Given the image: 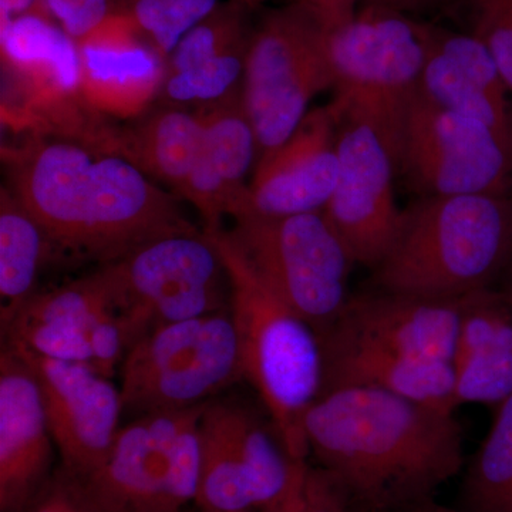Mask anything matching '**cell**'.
Here are the masks:
<instances>
[{
	"instance_id": "24",
	"label": "cell",
	"mask_w": 512,
	"mask_h": 512,
	"mask_svg": "<svg viewBox=\"0 0 512 512\" xmlns=\"http://www.w3.org/2000/svg\"><path fill=\"white\" fill-rule=\"evenodd\" d=\"M53 262L42 227L8 187L0 194V329L8 330L35 295L43 266Z\"/></svg>"
},
{
	"instance_id": "27",
	"label": "cell",
	"mask_w": 512,
	"mask_h": 512,
	"mask_svg": "<svg viewBox=\"0 0 512 512\" xmlns=\"http://www.w3.org/2000/svg\"><path fill=\"white\" fill-rule=\"evenodd\" d=\"M238 0L220 3L180 40L165 63V76L211 60L248 52L255 25Z\"/></svg>"
},
{
	"instance_id": "34",
	"label": "cell",
	"mask_w": 512,
	"mask_h": 512,
	"mask_svg": "<svg viewBox=\"0 0 512 512\" xmlns=\"http://www.w3.org/2000/svg\"><path fill=\"white\" fill-rule=\"evenodd\" d=\"M311 10L326 32L342 28L355 18L360 0H298Z\"/></svg>"
},
{
	"instance_id": "6",
	"label": "cell",
	"mask_w": 512,
	"mask_h": 512,
	"mask_svg": "<svg viewBox=\"0 0 512 512\" xmlns=\"http://www.w3.org/2000/svg\"><path fill=\"white\" fill-rule=\"evenodd\" d=\"M131 346L158 326L229 309V279L204 229L151 239L99 265Z\"/></svg>"
},
{
	"instance_id": "16",
	"label": "cell",
	"mask_w": 512,
	"mask_h": 512,
	"mask_svg": "<svg viewBox=\"0 0 512 512\" xmlns=\"http://www.w3.org/2000/svg\"><path fill=\"white\" fill-rule=\"evenodd\" d=\"M3 346L13 350L35 377L62 470L77 480L89 477L109 456L119 434L124 412L120 387L80 363Z\"/></svg>"
},
{
	"instance_id": "4",
	"label": "cell",
	"mask_w": 512,
	"mask_h": 512,
	"mask_svg": "<svg viewBox=\"0 0 512 512\" xmlns=\"http://www.w3.org/2000/svg\"><path fill=\"white\" fill-rule=\"evenodd\" d=\"M229 279V312L237 332L242 375L271 414L292 460H306L303 420L319 396L322 350L315 330L252 268L227 229H207Z\"/></svg>"
},
{
	"instance_id": "1",
	"label": "cell",
	"mask_w": 512,
	"mask_h": 512,
	"mask_svg": "<svg viewBox=\"0 0 512 512\" xmlns=\"http://www.w3.org/2000/svg\"><path fill=\"white\" fill-rule=\"evenodd\" d=\"M9 190L42 227L53 261H114L151 239L197 229L177 195L124 158L56 138L2 147Z\"/></svg>"
},
{
	"instance_id": "21",
	"label": "cell",
	"mask_w": 512,
	"mask_h": 512,
	"mask_svg": "<svg viewBox=\"0 0 512 512\" xmlns=\"http://www.w3.org/2000/svg\"><path fill=\"white\" fill-rule=\"evenodd\" d=\"M195 111L202 123L200 153L180 198L200 212L204 228L218 229L247 200L245 177L258 161V143L242 87Z\"/></svg>"
},
{
	"instance_id": "20",
	"label": "cell",
	"mask_w": 512,
	"mask_h": 512,
	"mask_svg": "<svg viewBox=\"0 0 512 512\" xmlns=\"http://www.w3.org/2000/svg\"><path fill=\"white\" fill-rule=\"evenodd\" d=\"M466 298L426 299L367 289L350 295L339 318L320 335L332 333L403 355L453 362Z\"/></svg>"
},
{
	"instance_id": "32",
	"label": "cell",
	"mask_w": 512,
	"mask_h": 512,
	"mask_svg": "<svg viewBox=\"0 0 512 512\" xmlns=\"http://www.w3.org/2000/svg\"><path fill=\"white\" fill-rule=\"evenodd\" d=\"M111 10V0H39L32 13L56 22L74 40L96 28Z\"/></svg>"
},
{
	"instance_id": "17",
	"label": "cell",
	"mask_w": 512,
	"mask_h": 512,
	"mask_svg": "<svg viewBox=\"0 0 512 512\" xmlns=\"http://www.w3.org/2000/svg\"><path fill=\"white\" fill-rule=\"evenodd\" d=\"M339 117L332 103L309 110L291 137L256 161L244 214L286 217L325 210L339 175Z\"/></svg>"
},
{
	"instance_id": "14",
	"label": "cell",
	"mask_w": 512,
	"mask_h": 512,
	"mask_svg": "<svg viewBox=\"0 0 512 512\" xmlns=\"http://www.w3.org/2000/svg\"><path fill=\"white\" fill-rule=\"evenodd\" d=\"M2 339L3 345L80 363L110 379L130 349L119 309L99 268L69 284L36 292Z\"/></svg>"
},
{
	"instance_id": "29",
	"label": "cell",
	"mask_w": 512,
	"mask_h": 512,
	"mask_svg": "<svg viewBox=\"0 0 512 512\" xmlns=\"http://www.w3.org/2000/svg\"><path fill=\"white\" fill-rule=\"evenodd\" d=\"M247 57L248 52L235 53L165 76L158 104L201 106L224 99L228 94L241 89Z\"/></svg>"
},
{
	"instance_id": "26",
	"label": "cell",
	"mask_w": 512,
	"mask_h": 512,
	"mask_svg": "<svg viewBox=\"0 0 512 512\" xmlns=\"http://www.w3.org/2000/svg\"><path fill=\"white\" fill-rule=\"evenodd\" d=\"M467 512H512V394L498 404L493 427L463 484Z\"/></svg>"
},
{
	"instance_id": "12",
	"label": "cell",
	"mask_w": 512,
	"mask_h": 512,
	"mask_svg": "<svg viewBox=\"0 0 512 512\" xmlns=\"http://www.w3.org/2000/svg\"><path fill=\"white\" fill-rule=\"evenodd\" d=\"M397 174L417 198L512 195V137L417 89L404 111Z\"/></svg>"
},
{
	"instance_id": "37",
	"label": "cell",
	"mask_w": 512,
	"mask_h": 512,
	"mask_svg": "<svg viewBox=\"0 0 512 512\" xmlns=\"http://www.w3.org/2000/svg\"><path fill=\"white\" fill-rule=\"evenodd\" d=\"M39 5V0H0V16L18 18L32 13Z\"/></svg>"
},
{
	"instance_id": "2",
	"label": "cell",
	"mask_w": 512,
	"mask_h": 512,
	"mask_svg": "<svg viewBox=\"0 0 512 512\" xmlns=\"http://www.w3.org/2000/svg\"><path fill=\"white\" fill-rule=\"evenodd\" d=\"M309 454L352 507L400 512L460 473L464 433L454 413L373 389L319 394L303 420Z\"/></svg>"
},
{
	"instance_id": "33",
	"label": "cell",
	"mask_w": 512,
	"mask_h": 512,
	"mask_svg": "<svg viewBox=\"0 0 512 512\" xmlns=\"http://www.w3.org/2000/svg\"><path fill=\"white\" fill-rule=\"evenodd\" d=\"M29 512H99L90 503L79 480L57 471Z\"/></svg>"
},
{
	"instance_id": "25",
	"label": "cell",
	"mask_w": 512,
	"mask_h": 512,
	"mask_svg": "<svg viewBox=\"0 0 512 512\" xmlns=\"http://www.w3.org/2000/svg\"><path fill=\"white\" fill-rule=\"evenodd\" d=\"M419 92L443 109L512 137V101L498 99L485 90L453 59L437 50L433 40L421 73Z\"/></svg>"
},
{
	"instance_id": "8",
	"label": "cell",
	"mask_w": 512,
	"mask_h": 512,
	"mask_svg": "<svg viewBox=\"0 0 512 512\" xmlns=\"http://www.w3.org/2000/svg\"><path fill=\"white\" fill-rule=\"evenodd\" d=\"M202 409L204 404L146 414L120 427L104 463L79 480L93 507L99 512H183L197 503Z\"/></svg>"
},
{
	"instance_id": "22",
	"label": "cell",
	"mask_w": 512,
	"mask_h": 512,
	"mask_svg": "<svg viewBox=\"0 0 512 512\" xmlns=\"http://www.w3.org/2000/svg\"><path fill=\"white\" fill-rule=\"evenodd\" d=\"M319 394L338 389H373L454 413L453 362L423 359L325 333Z\"/></svg>"
},
{
	"instance_id": "28",
	"label": "cell",
	"mask_w": 512,
	"mask_h": 512,
	"mask_svg": "<svg viewBox=\"0 0 512 512\" xmlns=\"http://www.w3.org/2000/svg\"><path fill=\"white\" fill-rule=\"evenodd\" d=\"M217 5L218 0H111L110 12L133 20L167 63L180 40Z\"/></svg>"
},
{
	"instance_id": "13",
	"label": "cell",
	"mask_w": 512,
	"mask_h": 512,
	"mask_svg": "<svg viewBox=\"0 0 512 512\" xmlns=\"http://www.w3.org/2000/svg\"><path fill=\"white\" fill-rule=\"evenodd\" d=\"M330 103L339 117V175L323 212L353 261L372 271L392 244L402 214L394 195L397 148L372 117Z\"/></svg>"
},
{
	"instance_id": "15",
	"label": "cell",
	"mask_w": 512,
	"mask_h": 512,
	"mask_svg": "<svg viewBox=\"0 0 512 512\" xmlns=\"http://www.w3.org/2000/svg\"><path fill=\"white\" fill-rule=\"evenodd\" d=\"M201 512L262 508L284 491L292 458L254 414L231 402L204 404L200 417Z\"/></svg>"
},
{
	"instance_id": "23",
	"label": "cell",
	"mask_w": 512,
	"mask_h": 512,
	"mask_svg": "<svg viewBox=\"0 0 512 512\" xmlns=\"http://www.w3.org/2000/svg\"><path fill=\"white\" fill-rule=\"evenodd\" d=\"M201 138L197 111L158 104L120 126L116 154L180 197L197 163Z\"/></svg>"
},
{
	"instance_id": "10",
	"label": "cell",
	"mask_w": 512,
	"mask_h": 512,
	"mask_svg": "<svg viewBox=\"0 0 512 512\" xmlns=\"http://www.w3.org/2000/svg\"><path fill=\"white\" fill-rule=\"evenodd\" d=\"M227 232L252 268L316 335L335 323L349 301L356 262L323 210L286 217L239 215Z\"/></svg>"
},
{
	"instance_id": "18",
	"label": "cell",
	"mask_w": 512,
	"mask_h": 512,
	"mask_svg": "<svg viewBox=\"0 0 512 512\" xmlns=\"http://www.w3.org/2000/svg\"><path fill=\"white\" fill-rule=\"evenodd\" d=\"M76 45L80 90L94 111L110 120L130 121L154 106L165 62L127 15L110 12Z\"/></svg>"
},
{
	"instance_id": "35",
	"label": "cell",
	"mask_w": 512,
	"mask_h": 512,
	"mask_svg": "<svg viewBox=\"0 0 512 512\" xmlns=\"http://www.w3.org/2000/svg\"><path fill=\"white\" fill-rule=\"evenodd\" d=\"M306 460H293L291 477L281 494L271 503L259 508L261 512H302L303 474H305Z\"/></svg>"
},
{
	"instance_id": "38",
	"label": "cell",
	"mask_w": 512,
	"mask_h": 512,
	"mask_svg": "<svg viewBox=\"0 0 512 512\" xmlns=\"http://www.w3.org/2000/svg\"><path fill=\"white\" fill-rule=\"evenodd\" d=\"M400 512H467L464 510H457V508L446 507V505L437 504L436 501H433V498L430 500L421 501L419 504H414L412 507L404 508L403 511Z\"/></svg>"
},
{
	"instance_id": "5",
	"label": "cell",
	"mask_w": 512,
	"mask_h": 512,
	"mask_svg": "<svg viewBox=\"0 0 512 512\" xmlns=\"http://www.w3.org/2000/svg\"><path fill=\"white\" fill-rule=\"evenodd\" d=\"M2 124L25 137L56 138L103 151L114 120L80 90L76 40L40 13L0 16Z\"/></svg>"
},
{
	"instance_id": "30",
	"label": "cell",
	"mask_w": 512,
	"mask_h": 512,
	"mask_svg": "<svg viewBox=\"0 0 512 512\" xmlns=\"http://www.w3.org/2000/svg\"><path fill=\"white\" fill-rule=\"evenodd\" d=\"M454 366V404H500L512 394V350H488Z\"/></svg>"
},
{
	"instance_id": "9",
	"label": "cell",
	"mask_w": 512,
	"mask_h": 512,
	"mask_svg": "<svg viewBox=\"0 0 512 512\" xmlns=\"http://www.w3.org/2000/svg\"><path fill=\"white\" fill-rule=\"evenodd\" d=\"M124 412H180L211 402L242 375L231 312L158 326L138 339L119 369Z\"/></svg>"
},
{
	"instance_id": "39",
	"label": "cell",
	"mask_w": 512,
	"mask_h": 512,
	"mask_svg": "<svg viewBox=\"0 0 512 512\" xmlns=\"http://www.w3.org/2000/svg\"><path fill=\"white\" fill-rule=\"evenodd\" d=\"M238 2L244 3L248 8H255V6L262 5V3L274 2V0H238ZM291 2H298V0H291Z\"/></svg>"
},
{
	"instance_id": "3",
	"label": "cell",
	"mask_w": 512,
	"mask_h": 512,
	"mask_svg": "<svg viewBox=\"0 0 512 512\" xmlns=\"http://www.w3.org/2000/svg\"><path fill=\"white\" fill-rule=\"evenodd\" d=\"M512 254V195L420 197L370 271L372 291L461 299L500 281Z\"/></svg>"
},
{
	"instance_id": "41",
	"label": "cell",
	"mask_w": 512,
	"mask_h": 512,
	"mask_svg": "<svg viewBox=\"0 0 512 512\" xmlns=\"http://www.w3.org/2000/svg\"><path fill=\"white\" fill-rule=\"evenodd\" d=\"M244 512H251V511H244Z\"/></svg>"
},
{
	"instance_id": "36",
	"label": "cell",
	"mask_w": 512,
	"mask_h": 512,
	"mask_svg": "<svg viewBox=\"0 0 512 512\" xmlns=\"http://www.w3.org/2000/svg\"><path fill=\"white\" fill-rule=\"evenodd\" d=\"M450 2L451 0H360V6L394 10V12L417 18L443 8Z\"/></svg>"
},
{
	"instance_id": "11",
	"label": "cell",
	"mask_w": 512,
	"mask_h": 512,
	"mask_svg": "<svg viewBox=\"0 0 512 512\" xmlns=\"http://www.w3.org/2000/svg\"><path fill=\"white\" fill-rule=\"evenodd\" d=\"M434 29L394 10L360 6L352 22L328 32L333 101L372 117L392 137L397 154L404 111L419 89Z\"/></svg>"
},
{
	"instance_id": "31",
	"label": "cell",
	"mask_w": 512,
	"mask_h": 512,
	"mask_svg": "<svg viewBox=\"0 0 512 512\" xmlns=\"http://www.w3.org/2000/svg\"><path fill=\"white\" fill-rule=\"evenodd\" d=\"M471 35L493 56L512 97V10L508 0H466Z\"/></svg>"
},
{
	"instance_id": "40",
	"label": "cell",
	"mask_w": 512,
	"mask_h": 512,
	"mask_svg": "<svg viewBox=\"0 0 512 512\" xmlns=\"http://www.w3.org/2000/svg\"><path fill=\"white\" fill-rule=\"evenodd\" d=\"M508 3H510V8L512 10V0H508Z\"/></svg>"
},
{
	"instance_id": "7",
	"label": "cell",
	"mask_w": 512,
	"mask_h": 512,
	"mask_svg": "<svg viewBox=\"0 0 512 512\" xmlns=\"http://www.w3.org/2000/svg\"><path fill=\"white\" fill-rule=\"evenodd\" d=\"M328 32L299 2L272 9L249 43L242 99L258 143V160L285 143L319 93L335 89Z\"/></svg>"
},
{
	"instance_id": "19",
	"label": "cell",
	"mask_w": 512,
	"mask_h": 512,
	"mask_svg": "<svg viewBox=\"0 0 512 512\" xmlns=\"http://www.w3.org/2000/svg\"><path fill=\"white\" fill-rule=\"evenodd\" d=\"M35 377L13 350L0 355V512H29L52 480L55 448Z\"/></svg>"
}]
</instances>
